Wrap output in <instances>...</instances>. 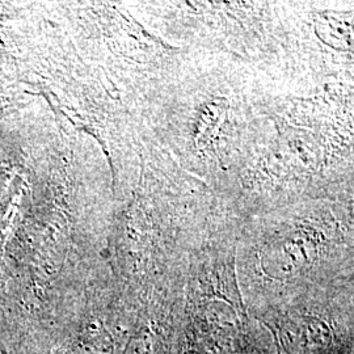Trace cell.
Returning a JSON list of instances; mask_svg holds the SVG:
<instances>
[{
    "instance_id": "obj_2",
    "label": "cell",
    "mask_w": 354,
    "mask_h": 354,
    "mask_svg": "<svg viewBox=\"0 0 354 354\" xmlns=\"http://www.w3.org/2000/svg\"><path fill=\"white\" fill-rule=\"evenodd\" d=\"M257 320L279 354H354L352 292L326 291Z\"/></svg>"
},
{
    "instance_id": "obj_3",
    "label": "cell",
    "mask_w": 354,
    "mask_h": 354,
    "mask_svg": "<svg viewBox=\"0 0 354 354\" xmlns=\"http://www.w3.org/2000/svg\"><path fill=\"white\" fill-rule=\"evenodd\" d=\"M185 277L177 285L151 286L140 298L122 354H175L184 304Z\"/></svg>"
},
{
    "instance_id": "obj_1",
    "label": "cell",
    "mask_w": 354,
    "mask_h": 354,
    "mask_svg": "<svg viewBox=\"0 0 354 354\" xmlns=\"http://www.w3.org/2000/svg\"><path fill=\"white\" fill-rule=\"evenodd\" d=\"M175 354H279L243 302L235 241L213 238L189 253Z\"/></svg>"
}]
</instances>
